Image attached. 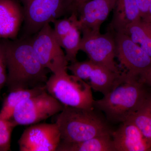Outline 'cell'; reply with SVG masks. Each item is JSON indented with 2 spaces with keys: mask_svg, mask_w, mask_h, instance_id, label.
<instances>
[{
  "mask_svg": "<svg viewBox=\"0 0 151 151\" xmlns=\"http://www.w3.org/2000/svg\"><path fill=\"white\" fill-rule=\"evenodd\" d=\"M3 40L6 47L8 91L45 86L50 70L39 60L29 38Z\"/></svg>",
  "mask_w": 151,
  "mask_h": 151,
  "instance_id": "6da1fadb",
  "label": "cell"
},
{
  "mask_svg": "<svg viewBox=\"0 0 151 151\" xmlns=\"http://www.w3.org/2000/svg\"><path fill=\"white\" fill-rule=\"evenodd\" d=\"M139 78H123L100 100H94V108L105 114L108 122L123 123L144 107L151 92Z\"/></svg>",
  "mask_w": 151,
  "mask_h": 151,
  "instance_id": "7a4b0ae2",
  "label": "cell"
},
{
  "mask_svg": "<svg viewBox=\"0 0 151 151\" xmlns=\"http://www.w3.org/2000/svg\"><path fill=\"white\" fill-rule=\"evenodd\" d=\"M108 121L93 109L64 106L57 114L55 122L61 141L79 142L102 135L112 134Z\"/></svg>",
  "mask_w": 151,
  "mask_h": 151,
  "instance_id": "3957f363",
  "label": "cell"
},
{
  "mask_svg": "<svg viewBox=\"0 0 151 151\" xmlns=\"http://www.w3.org/2000/svg\"><path fill=\"white\" fill-rule=\"evenodd\" d=\"M24 21L20 39L31 37L45 25L76 12L74 0H19Z\"/></svg>",
  "mask_w": 151,
  "mask_h": 151,
  "instance_id": "277c9868",
  "label": "cell"
},
{
  "mask_svg": "<svg viewBox=\"0 0 151 151\" xmlns=\"http://www.w3.org/2000/svg\"><path fill=\"white\" fill-rule=\"evenodd\" d=\"M47 92L64 106L93 109L94 100L89 83L67 70L53 73L45 84Z\"/></svg>",
  "mask_w": 151,
  "mask_h": 151,
  "instance_id": "5b68a950",
  "label": "cell"
},
{
  "mask_svg": "<svg viewBox=\"0 0 151 151\" xmlns=\"http://www.w3.org/2000/svg\"><path fill=\"white\" fill-rule=\"evenodd\" d=\"M64 107L45 91L21 102L15 109L12 119L18 126L32 125L57 115Z\"/></svg>",
  "mask_w": 151,
  "mask_h": 151,
  "instance_id": "8992f818",
  "label": "cell"
},
{
  "mask_svg": "<svg viewBox=\"0 0 151 151\" xmlns=\"http://www.w3.org/2000/svg\"><path fill=\"white\" fill-rule=\"evenodd\" d=\"M81 33L80 50L85 52L94 63L122 74L123 72L115 61L116 46L113 33L110 31L103 34L86 30Z\"/></svg>",
  "mask_w": 151,
  "mask_h": 151,
  "instance_id": "52a82bcc",
  "label": "cell"
},
{
  "mask_svg": "<svg viewBox=\"0 0 151 151\" xmlns=\"http://www.w3.org/2000/svg\"><path fill=\"white\" fill-rule=\"evenodd\" d=\"M29 38L36 55L44 67L52 73L67 70L68 61L55 36L50 24L45 25Z\"/></svg>",
  "mask_w": 151,
  "mask_h": 151,
  "instance_id": "ba28073f",
  "label": "cell"
},
{
  "mask_svg": "<svg viewBox=\"0 0 151 151\" xmlns=\"http://www.w3.org/2000/svg\"><path fill=\"white\" fill-rule=\"evenodd\" d=\"M113 33L120 69L127 76L139 78L151 67V57L125 33Z\"/></svg>",
  "mask_w": 151,
  "mask_h": 151,
  "instance_id": "9c48e42d",
  "label": "cell"
},
{
  "mask_svg": "<svg viewBox=\"0 0 151 151\" xmlns=\"http://www.w3.org/2000/svg\"><path fill=\"white\" fill-rule=\"evenodd\" d=\"M60 142V133L56 123L36 124L24 130L18 144L20 151H55Z\"/></svg>",
  "mask_w": 151,
  "mask_h": 151,
  "instance_id": "30bf717a",
  "label": "cell"
},
{
  "mask_svg": "<svg viewBox=\"0 0 151 151\" xmlns=\"http://www.w3.org/2000/svg\"><path fill=\"white\" fill-rule=\"evenodd\" d=\"M52 23L55 36L59 45L64 49L68 62L77 61L76 57L80 50L81 37L78 25V15L73 12L70 16L55 20Z\"/></svg>",
  "mask_w": 151,
  "mask_h": 151,
  "instance_id": "8fae6325",
  "label": "cell"
},
{
  "mask_svg": "<svg viewBox=\"0 0 151 151\" xmlns=\"http://www.w3.org/2000/svg\"><path fill=\"white\" fill-rule=\"evenodd\" d=\"M116 0H89L76 9L81 32H100L103 23L113 11Z\"/></svg>",
  "mask_w": 151,
  "mask_h": 151,
  "instance_id": "7c38bea8",
  "label": "cell"
},
{
  "mask_svg": "<svg viewBox=\"0 0 151 151\" xmlns=\"http://www.w3.org/2000/svg\"><path fill=\"white\" fill-rule=\"evenodd\" d=\"M111 137L115 151H151V142L129 121L121 123Z\"/></svg>",
  "mask_w": 151,
  "mask_h": 151,
  "instance_id": "4fadbf2b",
  "label": "cell"
},
{
  "mask_svg": "<svg viewBox=\"0 0 151 151\" xmlns=\"http://www.w3.org/2000/svg\"><path fill=\"white\" fill-rule=\"evenodd\" d=\"M23 21L19 0H0V40L17 39Z\"/></svg>",
  "mask_w": 151,
  "mask_h": 151,
  "instance_id": "5bb4252c",
  "label": "cell"
},
{
  "mask_svg": "<svg viewBox=\"0 0 151 151\" xmlns=\"http://www.w3.org/2000/svg\"><path fill=\"white\" fill-rule=\"evenodd\" d=\"M110 24L113 32H123L133 22L140 19L137 0H116Z\"/></svg>",
  "mask_w": 151,
  "mask_h": 151,
  "instance_id": "9a60e30c",
  "label": "cell"
},
{
  "mask_svg": "<svg viewBox=\"0 0 151 151\" xmlns=\"http://www.w3.org/2000/svg\"><path fill=\"white\" fill-rule=\"evenodd\" d=\"M124 76L103 65L95 63L90 73L89 84L92 89L105 95L109 93Z\"/></svg>",
  "mask_w": 151,
  "mask_h": 151,
  "instance_id": "2e32d148",
  "label": "cell"
},
{
  "mask_svg": "<svg viewBox=\"0 0 151 151\" xmlns=\"http://www.w3.org/2000/svg\"><path fill=\"white\" fill-rule=\"evenodd\" d=\"M57 151H115L111 135L98 136L79 142L61 141Z\"/></svg>",
  "mask_w": 151,
  "mask_h": 151,
  "instance_id": "e0dca14e",
  "label": "cell"
},
{
  "mask_svg": "<svg viewBox=\"0 0 151 151\" xmlns=\"http://www.w3.org/2000/svg\"><path fill=\"white\" fill-rule=\"evenodd\" d=\"M45 91V85L32 89H18L9 91V94L3 101L0 116L3 119L12 120L15 109L21 102Z\"/></svg>",
  "mask_w": 151,
  "mask_h": 151,
  "instance_id": "ac0fdd59",
  "label": "cell"
},
{
  "mask_svg": "<svg viewBox=\"0 0 151 151\" xmlns=\"http://www.w3.org/2000/svg\"><path fill=\"white\" fill-rule=\"evenodd\" d=\"M123 32L129 36L151 57V22L139 19L126 27Z\"/></svg>",
  "mask_w": 151,
  "mask_h": 151,
  "instance_id": "d6986e66",
  "label": "cell"
},
{
  "mask_svg": "<svg viewBox=\"0 0 151 151\" xmlns=\"http://www.w3.org/2000/svg\"><path fill=\"white\" fill-rule=\"evenodd\" d=\"M127 121L135 124L143 136L151 142V108L143 107L133 113Z\"/></svg>",
  "mask_w": 151,
  "mask_h": 151,
  "instance_id": "ffe728a7",
  "label": "cell"
},
{
  "mask_svg": "<svg viewBox=\"0 0 151 151\" xmlns=\"http://www.w3.org/2000/svg\"><path fill=\"white\" fill-rule=\"evenodd\" d=\"M17 126L13 120L3 119L0 116V151L11 150V136Z\"/></svg>",
  "mask_w": 151,
  "mask_h": 151,
  "instance_id": "44dd1931",
  "label": "cell"
},
{
  "mask_svg": "<svg viewBox=\"0 0 151 151\" xmlns=\"http://www.w3.org/2000/svg\"><path fill=\"white\" fill-rule=\"evenodd\" d=\"M94 63L91 60L84 61H76L68 65L67 69L70 70L73 75L84 81L89 80V75L94 67Z\"/></svg>",
  "mask_w": 151,
  "mask_h": 151,
  "instance_id": "7402d4cb",
  "label": "cell"
},
{
  "mask_svg": "<svg viewBox=\"0 0 151 151\" xmlns=\"http://www.w3.org/2000/svg\"><path fill=\"white\" fill-rule=\"evenodd\" d=\"M7 65L5 45L4 40H0V94L6 85L7 80Z\"/></svg>",
  "mask_w": 151,
  "mask_h": 151,
  "instance_id": "603a6c76",
  "label": "cell"
},
{
  "mask_svg": "<svg viewBox=\"0 0 151 151\" xmlns=\"http://www.w3.org/2000/svg\"><path fill=\"white\" fill-rule=\"evenodd\" d=\"M141 19L151 22V0H137Z\"/></svg>",
  "mask_w": 151,
  "mask_h": 151,
  "instance_id": "cb8c5ba5",
  "label": "cell"
},
{
  "mask_svg": "<svg viewBox=\"0 0 151 151\" xmlns=\"http://www.w3.org/2000/svg\"><path fill=\"white\" fill-rule=\"evenodd\" d=\"M139 80L147 87L151 89V67L141 74Z\"/></svg>",
  "mask_w": 151,
  "mask_h": 151,
  "instance_id": "d4e9b609",
  "label": "cell"
},
{
  "mask_svg": "<svg viewBox=\"0 0 151 151\" xmlns=\"http://www.w3.org/2000/svg\"><path fill=\"white\" fill-rule=\"evenodd\" d=\"M89 0H74V4H75L76 12V9L79 6L82 5L84 3L88 1Z\"/></svg>",
  "mask_w": 151,
  "mask_h": 151,
  "instance_id": "484cf974",
  "label": "cell"
},
{
  "mask_svg": "<svg viewBox=\"0 0 151 151\" xmlns=\"http://www.w3.org/2000/svg\"><path fill=\"white\" fill-rule=\"evenodd\" d=\"M146 106L151 108V92L146 104Z\"/></svg>",
  "mask_w": 151,
  "mask_h": 151,
  "instance_id": "4316f807",
  "label": "cell"
}]
</instances>
